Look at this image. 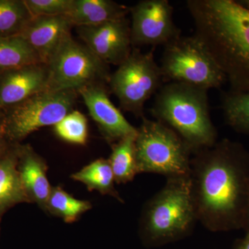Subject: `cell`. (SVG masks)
<instances>
[{
  "label": "cell",
  "instance_id": "obj_18",
  "mask_svg": "<svg viewBox=\"0 0 249 249\" xmlns=\"http://www.w3.org/2000/svg\"><path fill=\"white\" fill-rule=\"evenodd\" d=\"M71 178L83 183L89 191H97L124 202L114 187L115 178L109 160L101 158L93 160L79 171L72 174Z\"/></svg>",
  "mask_w": 249,
  "mask_h": 249
},
{
  "label": "cell",
  "instance_id": "obj_17",
  "mask_svg": "<svg viewBox=\"0 0 249 249\" xmlns=\"http://www.w3.org/2000/svg\"><path fill=\"white\" fill-rule=\"evenodd\" d=\"M31 203L18 169V147L0 157V212L19 203Z\"/></svg>",
  "mask_w": 249,
  "mask_h": 249
},
{
  "label": "cell",
  "instance_id": "obj_24",
  "mask_svg": "<svg viewBox=\"0 0 249 249\" xmlns=\"http://www.w3.org/2000/svg\"><path fill=\"white\" fill-rule=\"evenodd\" d=\"M53 127L55 134L65 142L81 145L88 142V119L79 111L69 113Z\"/></svg>",
  "mask_w": 249,
  "mask_h": 249
},
{
  "label": "cell",
  "instance_id": "obj_7",
  "mask_svg": "<svg viewBox=\"0 0 249 249\" xmlns=\"http://www.w3.org/2000/svg\"><path fill=\"white\" fill-rule=\"evenodd\" d=\"M48 90L78 91L93 84L109 83L107 64L71 34L64 37L48 63Z\"/></svg>",
  "mask_w": 249,
  "mask_h": 249
},
{
  "label": "cell",
  "instance_id": "obj_20",
  "mask_svg": "<svg viewBox=\"0 0 249 249\" xmlns=\"http://www.w3.org/2000/svg\"><path fill=\"white\" fill-rule=\"evenodd\" d=\"M37 63V54L20 36L0 38V73Z\"/></svg>",
  "mask_w": 249,
  "mask_h": 249
},
{
  "label": "cell",
  "instance_id": "obj_9",
  "mask_svg": "<svg viewBox=\"0 0 249 249\" xmlns=\"http://www.w3.org/2000/svg\"><path fill=\"white\" fill-rule=\"evenodd\" d=\"M163 80L152 52L142 53L135 48L111 74L109 85L122 109L142 118L145 103L158 92Z\"/></svg>",
  "mask_w": 249,
  "mask_h": 249
},
{
  "label": "cell",
  "instance_id": "obj_11",
  "mask_svg": "<svg viewBox=\"0 0 249 249\" xmlns=\"http://www.w3.org/2000/svg\"><path fill=\"white\" fill-rule=\"evenodd\" d=\"M76 27L85 45L107 65L119 66L132 52L130 21L126 18Z\"/></svg>",
  "mask_w": 249,
  "mask_h": 249
},
{
  "label": "cell",
  "instance_id": "obj_8",
  "mask_svg": "<svg viewBox=\"0 0 249 249\" xmlns=\"http://www.w3.org/2000/svg\"><path fill=\"white\" fill-rule=\"evenodd\" d=\"M77 93L46 90L7 108L0 122L6 138L19 142L42 127L55 125L73 111Z\"/></svg>",
  "mask_w": 249,
  "mask_h": 249
},
{
  "label": "cell",
  "instance_id": "obj_4",
  "mask_svg": "<svg viewBox=\"0 0 249 249\" xmlns=\"http://www.w3.org/2000/svg\"><path fill=\"white\" fill-rule=\"evenodd\" d=\"M196 222L190 175L167 178L144 206L139 233L147 247H161L187 237Z\"/></svg>",
  "mask_w": 249,
  "mask_h": 249
},
{
  "label": "cell",
  "instance_id": "obj_6",
  "mask_svg": "<svg viewBox=\"0 0 249 249\" xmlns=\"http://www.w3.org/2000/svg\"><path fill=\"white\" fill-rule=\"evenodd\" d=\"M160 68L163 80L210 89L227 81L225 75L196 36H179L164 46Z\"/></svg>",
  "mask_w": 249,
  "mask_h": 249
},
{
  "label": "cell",
  "instance_id": "obj_5",
  "mask_svg": "<svg viewBox=\"0 0 249 249\" xmlns=\"http://www.w3.org/2000/svg\"><path fill=\"white\" fill-rule=\"evenodd\" d=\"M135 140L139 173L167 178L189 176L192 152L175 131L157 120L142 117Z\"/></svg>",
  "mask_w": 249,
  "mask_h": 249
},
{
  "label": "cell",
  "instance_id": "obj_22",
  "mask_svg": "<svg viewBox=\"0 0 249 249\" xmlns=\"http://www.w3.org/2000/svg\"><path fill=\"white\" fill-rule=\"evenodd\" d=\"M221 107L228 125L249 135V93L225 91L221 96Z\"/></svg>",
  "mask_w": 249,
  "mask_h": 249
},
{
  "label": "cell",
  "instance_id": "obj_10",
  "mask_svg": "<svg viewBox=\"0 0 249 249\" xmlns=\"http://www.w3.org/2000/svg\"><path fill=\"white\" fill-rule=\"evenodd\" d=\"M129 13L132 47L165 46L181 36L168 0H142Z\"/></svg>",
  "mask_w": 249,
  "mask_h": 249
},
{
  "label": "cell",
  "instance_id": "obj_15",
  "mask_svg": "<svg viewBox=\"0 0 249 249\" xmlns=\"http://www.w3.org/2000/svg\"><path fill=\"white\" fill-rule=\"evenodd\" d=\"M18 169L24 190L31 202L46 212L52 187L47 178L45 160L30 145L18 147Z\"/></svg>",
  "mask_w": 249,
  "mask_h": 249
},
{
  "label": "cell",
  "instance_id": "obj_3",
  "mask_svg": "<svg viewBox=\"0 0 249 249\" xmlns=\"http://www.w3.org/2000/svg\"><path fill=\"white\" fill-rule=\"evenodd\" d=\"M209 90L168 82L156 93L151 109L156 120L175 131L193 155L214 145L217 131L209 111Z\"/></svg>",
  "mask_w": 249,
  "mask_h": 249
},
{
  "label": "cell",
  "instance_id": "obj_2",
  "mask_svg": "<svg viewBox=\"0 0 249 249\" xmlns=\"http://www.w3.org/2000/svg\"><path fill=\"white\" fill-rule=\"evenodd\" d=\"M196 34L213 55L231 91L249 93V9L234 0L186 1Z\"/></svg>",
  "mask_w": 249,
  "mask_h": 249
},
{
  "label": "cell",
  "instance_id": "obj_25",
  "mask_svg": "<svg viewBox=\"0 0 249 249\" xmlns=\"http://www.w3.org/2000/svg\"><path fill=\"white\" fill-rule=\"evenodd\" d=\"M33 17L65 16L70 13L73 0H24Z\"/></svg>",
  "mask_w": 249,
  "mask_h": 249
},
{
  "label": "cell",
  "instance_id": "obj_14",
  "mask_svg": "<svg viewBox=\"0 0 249 249\" xmlns=\"http://www.w3.org/2000/svg\"><path fill=\"white\" fill-rule=\"evenodd\" d=\"M72 25L65 16L33 17L20 36L47 65L64 37L71 34Z\"/></svg>",
  "mask_w": 249,
  "mask_h": 249
},
{
  "label": "cell",
  "instance_id": "obj_23",
  "mask_svg": "<svg viewBox=\"0 0 249 249\" xmlns=\"http://www.w3.org/2000/svg\"><path fill=\"white\" fill-rule=\"evenodd\" d=\"M32 18L24 0H0V38L19 36Z\"/></svg>",
  "mask_w": 249,
  "mask_h": 249
},
{
  "label": "cell",
  "instance_id": "obj_13",
  "mask_svg": "<svg viewBox=\"0 0 249 249\" xmlns=\"http://www.w3.org/2000/svg\"><path fill=\"white\" fill-rule=\"evenodd\" d=\"M46 90L48 70L45 64H33L0 73V109L12 107Z\"/></svg>",
  "mask_w": 249,
  "mask_h": 249
},
{
  "label": "cell",
  "instance_id": "obj_1",
  "mask_svg": "<svg viewBox=\"0 0 249 249\" xmlns=\"http://www.w3.org/2000/svg\"><path fill=\"white\" fill-rule=\"evenodd\" d=\"M190 178L197 221L213 232L244 229L249 191V152L229 139L192 157Z\"/></svg>",
  "mask_w": 249,
  "mask_h": 249
},
{
  "label": "cell",
  "instance_id": "obj_12",
  "mask_svg": "<svg viewBox=\"0 0 249 249\" xmlns=\"http://www.w3.org/2000/svg\"><path fill=\"white\" fill-rule=\"evenodd\" d=\"M78 93L100 132L111 145L125 137L137 135L138 129L129 123L113 104L104 85H89L78 90Z\"/></svg>",
  "mask_w": 249,
  "mask_h": 249
},
{
  "label": "cell",
  "instance_id": "obj_27",
  "mask_svg": "<svg viewBox=\"0 0 249 249\" xmlns=\"http://www.w3.org/2000/svg\"><path fill=\"white\" fill-rule=\"evenodd\" d=\"M6 138V135H5L4 130H3L2 127H1V123H0V157H1V153L4 150L5 139Z\"/></svg>",
  "mask_w": 249,
  "mask_h": 249
},
{
  "label": "cell",
  "instance_id": "obj_28",
  "mask_svg": "<svg viewBox=\"0 0 249 249\" xmlns=\"http://www.w3.org/2000/svg\"><path fill=\"white\" fill-rule=\"evenodd\" d=\"M243 230H249V191L248 196V201H247V213H246L245 223V227H244Z\"/></svg>",
  "mask_w": 249,
  "mask_h": 249
},
{
  "label": "cell",
  "instance_id": "obj_26",
  "mask_svg": "<svg viewBox=\"0 0 249 249\" xmlns=\"http://www.w3.org/2000/svg\"><path fill=\"white\" fill-rule=\"evenodd\" d=\"M245 232V237L236 242L234 249H249V230Z\"/></svg>",
  "mask_w": 249,
  "mask_h": 249
},
{
  "label": "cell",
  "instance_id": "obj_21",
  "mask_svg": "<svg viewBox=\"0 0 249 249\" xmlns=\"http://www.w3.org/2000/svg\"><path fill=\"white\" fill-rule=\"evenodd\" d=\"M91 203L80 200L71 196L60 186L52 187L47 201L46 212L61 218L64 222H76L91 209Z\"/></svg>",
  "mask_w": 249,
  "mask_h": 249
},
{
  "label": "cell",
  "instance_id": "obj_19",
  "mask_svg": "<svg viewBox=\"0 0 249 249\" xmlns=\"http://www.w3.org/2000/svg\"><path fill=\"white\" fill-rule=\"evenodd\" d=\"M137 135L129 136L111 145L109 160L116 183L132 181L138 173L136 157Z\"/></svg>",
  "mask_w": 249,
  "mask_h": 249
},
{
  "label": "cell",
  "instance_id": "obj_16",
  "mask_svg": "<svg viewBox=\"0 0 249 249\" xmlns=\"http://www.w3.org/2000/svg\"><path fill=\"white\" fill-rule=\"evenodd\" d=\"M130 8L111 0H73L67 15L73 27L97 25L126 18Z\"/></svg>",
  "mask_w": 249,
  "mask_h": 249
}]
</instances>
